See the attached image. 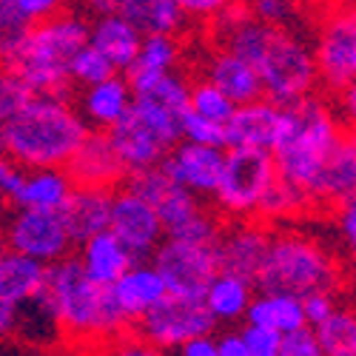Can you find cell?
Wrapping results in <instances>:
<instances>
[{
	"mask_svg": "<svg viewBox=\"0 0 356 356\" xmlns=\"http://www.w3.org/2000/svg\"><path fill=\"white\" fill-rule=\"evenodd\" d=\"M32 95L29 88L15 72H9L6 66H0V154H3V134L9 120L17 114V108L26 103V97Z\"/></svg>",
	"mask_w": 356,
	"mask_h": 356,
	"instance_id": "obj_38",
	"label": "cell"
},
{
	"mask_svg": "<svg viewBox=\"0 0 356 356\" xmlns=\"http://www.w3.org/2000/svg\"><path fill=\"white\" fill-rule=\"evenodd\" d=\"M12 3H15L17 15L29 26L40 23V20H46V17L57 15V12H63V9H69V0H12Z\"/></svg>",
	"mask_w": 356,
	"mask_h": 356,
	"instance_id": "obj_45",
	"label": "cell"
},
{
	"mask_svg": "<svg viewBox=\"0 0 356 356\" xmlns=\"http://www.w3.org/2000/svg\"><path fill=\"white\" fill-rule=\"evenodd\" d=\"M243 342H245V353L248 356H280V342L282 334H277L274 328H265V325L248 322L243 319Z\"/></svg>",
	"mask_w": 356,
	"mask_h": 356,
	"instance_id": "obj_42",
	"label": "cell"
},
{
	"mask_svg": "<svg viewBox=\"0 0 356 356\" xmlns=\"http://www.w3.org/2000/svg\"><path fill=\"white\" fill-rule=\"evenodd\" d=\"M234 0H177V6H180V12L186 15V20H202V23L217 17Z\"/></svg>",
	"mask_w": 356,
	"mask_h": 356,
	"instance_id": "obj_46",
	"label": "cell"
},
{
	"mask_svg": "<svg viewBox=\"0 0 356 356\" xmlns=\"http://www.w3.org/2000/svg\"><path fill=\"white\" fill-rule=\"evenodd\" d=\"M72 177L74 186H92V188H108L114 191L117 186L126 183V165L117 157L114 145L106 131H88L83 143L74 148V154L63 165Z\"/></svg>",
	"mask_w": 356,
	"mask_h": 356,
	"instance_id": "obj_17",
	"label": "cell"
},
{
	"mask_svg": "<svg viewBox=\"0 0 356 356\" xmlns=\"http://www.w3.org/2000/svg\"><path fill=\"white\" fill-rule=\"evenodd\" d=\"M220 325L205 308L202 296H177L165 293L163 300L148 308L134 325L131 331L145 342V348L157 350H177L186 339L200 334H214Z\"/></svg>",
	"mask_w": 356,
	"mask_h": 356,
	"instance_id": "obj_9",
	"label": "cell"
},
{
	"mask_svg": "<svg viewBox=\"0 0 356 356\" xmlns=\"http://www.w3.org/2000/svg\"><path fill=\"white\" fill-rule=\"evenodd\" d=\"M177 353L183 356H217V342H214V334H200V337H191L186 339Z\"/></svg>",
	"mask_w": 356,
	"mask_h": 356,
	"instance_id": "obj_49",
	"label": "cell"
},
{
	"mask_svg": "<svg viewBox=\"0 0 356 356\" xmlns=\"http://www.w3.org/2000/svg\"><path fill=\"white\" fill-rule=\"evenodd\" d=\"M120 6H123V0H80L83 15H92V17L114 15V12H120Z\"/></svg>",
	"mask_w": 356,
	"mask_h": 356,
	"instance_id": "obj_51",
	"label": "cell"
},
{
	"mask_svg": "<svg viewBox=\"0 0 356 356\" xmlns=\"http://www.w3.org/2000/svg\"><path fill=\"white\" fill-rule=\"evenodd\" d=\"M245 319L265 325V328H274L277 334H288L300 328V325H308L302 314V296H293L285 291H254Z\"/></svg>",
	"mask_w": 356,
	"mask_h": 356,
	"instance_id": "obj_29",
	"label": "cell"
},
{
	"mask_svg": "<svg viewBox=\"0 0 356 356\" xmlns=\"http://www.w3.org/2000/svg\"><path fill=\"white\" fill-rule=\"evenodd\" d=\"M271 240V225L259 222L257 217L245 220H222V231L217 236V265L220 271L257 280L265 248Z\"/></svg>",
	"mask_w": 356,
	"mask_h": 356,
	"instance_id": "obj_14",
	"label": "cell"
},
{
	"mask_svg": "<svg viewBox=\"0 0 356 356\" xmlns=\"http://www.w3.org/2000/svg\"><path fill=\"white\" fill-rule=\"evenodd\" d=\"M254 291H257L254 282H248L245 277L217 271L202 291V302L217 325H236V322L245 319Z\"/></svg>",
	"mask_w": 356,
	"mask_h": 356,
	"instance_id": "obj_27",
	"label": "cell"
},
{
	"mask_svg": "<svg viewBox=\"0 0 356 356\" xmlns=\"http://www.w3.org/2000/svg\"><path fill=\"white\" fill-rule=\"evenodd\" d=\"M108 209H111V191L108 188H92V186H74L63 205L57 209L72 243H83L103 228H108Z\"/></svg>",
	"mask_w": 356,
	"mask_h": 356,
	"instance_id": "obj_23",
	"label": "cell"
},
{
	"mask_svg": "<svg viewBox=\"0 0 356 356\" xmlns=\"http://www.w3.org/2000/svg\"><path fill=\"white\" fill-rule=\"evenodd\" d=\"M214 342H217V356H248L243 334L234 325H225V331L214 334Z\"/></svg>",
	"mask_w": 356,
	"mask_h": 356,
	"instance_id": "obj_48",
	"label": "cell"
},
{
	"mask_svg": "<svg viewBox=\"0 0 356 356\" xmlns=\"http://www.w3.org/2000/svg\"><path fill=\"white\" fill-rule=\"evenodd\" d=\"M92 131L69 95H29L3 134V154L23 168H63Z\"/></svg>",
	"mask_w": 356,
	"mask_h": 356,
	"instance_id": "obj_2",
	"label": "cell"
},
{
	"mask_svg": "<svg viewBox=\"0 0 356 356\" xmlns=\"http://www.w3.org/2000/svg\"><path fill=\"white\" fill-rule=\"evenodd\" d=\"M342 262L328 245L305 231L282 228L271 231L254 288L305 296L314 291H342Z\"/></svg>",
	"mask_w": 356,
	"mask_h": 356,
	"instance_id": "obj_5",
	"label": "cell"
},
{
	"mask_svg": "<svg viewBox=\"0 0 356 356\" xmlns=\"http://www.w3.org/2000/svg\"><path fill=\"white\" fill-rule=\"evenodd\" d=\"M43 291L49 296V305L54 311L63 342L88 345V348L100 342L117 345V339L131 328L117 311L108 285H97L88 280L77 257L72 254L46 265Z\"/></svg>",
	"mask_w": 356,
	"mask_h": 356,
	"instance_id": "obj_1",
	"label": "cell"
},
{
	"mask_svg": "<svg viewBox=\"0 0 356 356\" xmlns=\"http://www.w3.org/2000/svg\"><path fill=\"white\" fill-rule=\"evenodd\" d=\"M280 356H322V353H319L316 334H314L311 325H300V328L282 334Z\"/></svg>",
	"mask_w": 356,
	"mask_h": 356,
	"instance_id": "obj_43",
	"label": "cell"
},
{
	"mask_svg": "<svg viewBox=\"0 0 356 356\" xmlns=\"http://www.w3.org/2000/svg\"><path fill=\"white\" fill-rule=\"evenodd\" d=\"M15 339H20L29 348H51L57 342H63L60 328H57L54 311L49 305V296L40 288L32 300H26L17 308V328H15Z\"/></svg>",
	"mask_w": 356,
	"mask_h": 356,
	"instance_id": "obj_31",
	"label": "cell"
},
{
	"mask_svg": "<svg viewBox=\"0 0 356 356\" xmlns=\"http://www.w3.org/2000/svg\"><path fill=\"white\" fill-rule=\"evenodd\" d=\"M180 140H188V143H200V145H220L225 148V123H217V120H209L197 111H186L180 117Z\"/></svg>",
	"mask_w": 356,
	"mask_h": 356,
	"instance_id": "obj_39",
	"label": "cell"
},
{
	"mask_svg": "<svg viewBox=\"0 0 356 356\" xmlns=\"http://www.w3.org/2000/svg\"><path fill=\"white\" fill-rule=\"evenodd\" d=\"M337 231L345 240V245L353 248V243H356V202H353V197H348L345 202L337 205Z\"/></svg>",
	"mask_w": 356,
	"mask_h": 356,
	"instance_id": "obj_47",
	"label": "cell"
},
{
	"mask_svg": "<svg viewBox=\"0 0 356 356\" xmlns=\"http://www.w3.org/2000/svg\"><path fill=\"white\" fill-rule=\"evenodd\" d=\"M314 60L319 86L328 95H339L356 83V15L350 3H337L322 15L314 38Z\"/></svg>",
	"mask_w": 356,
	"mask_h": 356,
	"instance_id": "obj_10",
	"label": "cell"
},
{
	"mask_svg": "<svg viewBox=\"0 0 356 356\" xmlns=\"http://www.w3.org/2000/svg\"><path fill=\"white\" fill-rule=\"evenodd\" d=\"M248 9L268 26H293L302 15V6L293 0H248Z\"/></svg>",
	"mask_w": 356,
	"mask_h": 356,
	"instance_id": "obj_40",
	"label": "cell"
},
{
	"mask_svg": "<svg viewBox=\"0 0 356 356\" xmlns=\"http://www.w3.org/2000/svg\"><path fill=\"white\" fill-rule=\"evenodd\" d=\"M108 291H111V300H114L117 311H120V316L129 325H134L148 308H154L168 293L165 291V280L154 268L152 259L131 262L129 268L108 285Z\"/></svg>",
	"mask_w": 356,
	"mask_h": 356,
	"instance_id": "obj_19",
	"label": "cell"
},
{
	"mask_svg": "<svg viewBox=\"0 0 356 356\" xmlns=\"http://www.w3.org/2000/svg\"><path fill=\"white\" fill-rule=\"evenodd\" d=\"M345 129L350 126L342 120L337 106L316 92L282 106L280 131L271 145L277 177L308 194L319 165L331 154Z\"/></svg>",
	"mask_w": 356,
	"mask_h": 356,
	"instance_id": "obj_3",
	"label": "cell"
},
{
	"mask_svg": "<svg viewBox=\"0 0 356 356\" xmlns=\"http://www.w3.org/2000/svg\"><path fill=\"white\" fill-rule=\"evenodd\" d=\"M152 262L165 280V291L177 296H202L209 280L220 271L217 243H194L180 236H163Z\"/></svg>",
	"mask_w": 356,
	"mask_h": 356,
	"instance_id": "obj_12",
	"label": "cell"
},
{
	"mask_svg": "<svg viewBox=\"0 0 356 356\" xmlns=\"http://www.w3.org/2000/svg\"><path fill=\"white\" fill-rule=\"evenodd\" d=\"M74 188L66 168H23V180L17 194L9 205H23V209H49L57 211Z\"/></svg>",
	"mask_w": 356,
	"mask_h": 356,
	"instance_id": "obj_28",
	"label": "cell"
},
{
	"mask_svg": "<svg viewBox=\"0 0 356 356\" xmlns=\"http://www.w3.org/2000/svg\"><path fill=\"white\" fill-rule=\"evenodd\" d=\"M46 285V265L32 259V257H23L17 251H3L0 257V296L15 305H23L26 300Z\"/></svg>",
	"mask_w": 356,
	"mask_h": 356,
	"instance_id": "obj_30",
	"label": "cell"
},
{
	"mask_svg": "<svg viewBox=\"0 0 356 356\" xmlns=\"http://www.w3.org/2000/svg\"><path fill=\"white\" fill-rule=\"evenodd\" d=\"M114 74V66L106 60V57L92 46V43H83L69 60V77L74 86H92L103 77Z\"/></svg>",
	"mask_w": 356,
	"mask_h": 356,
	"instance_id": "obj_37",
	"label": "cell"
},
{
	"mask_svg": "<svg viewBox=\"0 0 356 356\" xmlns=\"http://www.w3.org/2000/svg\"><path fill=\"white\" fill-rule=\"evenodd\" d=\"M17 308H20V305H15V302H9V300H3V296H0V342L15 339Z\"/></svg>",
	"mask_w": 356,
	"mask_h": 356,
	"instance_id": "obj_50",
	"label": "cell"
},
{
	"mask_svg": "<svg viewBox=\"0 0 356 356\" xmlns=\"http://www.w3.org/2000/svg\"><path fill=\"white\" fill-rule=\"evenodd\" d=\"M77 111L86 120L88 129L95 131H108L131 106V88L120 72H114L92 86H80L77 97Z\"/></svg>",
	"mask_w": 356,
	"mask_h": 356,
	"instance_id": "obj_21",
	"label": "cell"
},
{
	"mask_svg": "<svg viewBox=\"0 0 356 356\" xmlns=\"http://www.w3.org/2000/svg\"><path fill=\"white\" fill-rule=\"evenodd\" d=\"M26 29H29V23L17 15L12 0H0V66L9 60V54L15 51Z\"/></svg>",
	"mask_w": 356,
	"mask_h": 356,
	"instance_id": "obj_41",
	"label": "cell"
},
{
	"mask_svg": "<svg viewBox=\"0 0 356 356\" xmlns=\"http://www.w3.org/2000/svg\"><path fill=\"white\" fill-rule=\"evenodd\" d=\"M293 3H300V6H305V3H314V0H293Z\"/></svg>",
	"mask_w": 356,
	"mask_h": 356,
	"instance_id": "obj_53",
	"label": "cell"
},
{
	"mask_svg": "<svg viewBox=\"0 0 356 356\" xmlns=\"http://www.w3.org/2000/svg\"><path fill=\"white\" fill-rule=\"evenodd\" d=\"M222 160H225V148L220 145H200L188 140H177L165 157L160 160V168L171 177L174 183H180L200 200L211 197L220 174H222Z\"/></svg>",
	"mask_w": 356,
	"mask_h": 356,
	"instance_id": "obj_16",
	"label": "cell"
},
{
	"mask_svg": "<svg viewBox=\"0 0 356 356\" xmlns=\"http://www.w3.org/2000/svg\"><path fill=\"white\" fill-rule=\"evenodd\" d=\"M77 248H80L77 251V262H80L83 274L92 282H97V285H111L131 262H137L126 251V245L117 240L108 228L86 236L83 243H77Z\"/></svg>",
	"mask_w": 356,
	"mask_h": 356,
	"instance_id": "obj_24",
	"label": "cell"
},
{
	"mask_svg": "<svg viewBox=\"0 0 356 356\" xmlns=\"http://www.w3.org/2000/svg\"><path fill=\"white\" fill-rule=\"evenodd\" d=\"M3 251H6V243H3V236H0V257H3Z\"/></svg>",
	"mask_w": 356,
	"mask_h": 356,
	"instance_id": "obj_52",
	"label": "cell"
},
{
	"mask_svg": "<svg viewBox=\"0 0 356 356\" xmlns=\"http://www.w3.org/2000/svg\"><path fill=\"white\" fill-rule=\"evenodd\" d=\"M308 209H314V202L308 200V194L302 188H296L285 180H280L268 188V194L262 197L259 209H257V220L265 222V225H280V222H293L300 220Z\"/></svg>",
	"mask_w": 356,
	"mask_h": 356,
	"instance_id": "obj_33",
	"label": "cell"
},
{
	"mask_svg": "<svg viewBox=\"0 0 356 356\" xmlns=\"http://www.w3.org/2000/svg\"><path fill=\"white\" fill-rule=\"evenodd\" d=\"M126 186L131 191H137L145 202H152V209L157 211L165 231L183 225L186 220H191L197 211L205 209L202 200L197 194H191L188 188H183L180 183H174L171 177L160 168V163L140 168V171H131L126 177Z\"/></svg>",
	"mask_w": 356,
	"mask_h": 356,
	"instance_id": "obj_15",
	"label": "cell"
},
{
	"mask_svg": "<svg viewBox=\"0 0 356 356\" xmlns=\"http://www.w3.org/2000/svg\"><path fill=\"white\" fill-rule=\"evenodd\" d=\"M0 236L9 251H17L23 257H32L43 265H51L60 257L72 254L74 243L57 211L49 209H12L0 220Z\"/></svg>",
	"mask_w": 356,
	"mask_h": 356,
	"instance_id": "obj_11",
	"label": "cell"
},
{
	"mask_svg": "<svg viewBox=\"0 0 356 356\" xmlns=\"http://www.w3.org/2000/svg\"><path fill=\"white\" fill-rule=\"evenodd\" d=\"M277 183V163L268 148L228 145L220 183L211 194L214 211L222 220L254 217L262 197Z\"/></svg>",
	"mask_w": 356,
	"mask_h": 356,
	"instance_id": "obj_8",
	"label": "cell"
},
{
	"mask_svg": "<svg viewBox=\"0 0 356 356\" xmlns=\"http://www.w3.org/2000/svg\"><path fill=\"white\" fill-rule=\"evenodd\" d=\"M120 15L140 35H180L186 26L177 0H123Z\"/></svg>",
	"mask_w": 356,
	"mask_h": 356,
	"instance_id": "obj_32",
	"label": "cell"
},
{
	"mask_svg": "<svg viewBox=\"0 0 356 356\" xmlns=\"http://www.w3.org/2000/svg\"><path fill=\"white\" fill-rule=\"evenodd\" d=\"M339 302V291H314V293H305L302 296V314H305V322L308 325H316L328 316Z\"/></svg>",
	"mask_w": 356,
	"mask_h": 356,
	"instance_id": "obj_44",
	"label": "cell"
},
{
	"mask_svg": "<svg viewBox=\"0 0 356 356\" xmlns=\"http://www.w3.org/2000/svg\"><path fill=\"white\" fill-rule=\"evenodd\" d=\"M322 356H353L356 353V316L350 308L337 305L322 322L311 325Z\"/></svg>",
	"mask_w": 356,
	"mask_h": 356,
	"instance_id": "obj_34",
	"label": "cell"
},
{
	"mask_svg": "<svg viewBox=\"0 0 356 356\" xmlns=\"http://www.w3.org/2000/svg\"><path fill=\"white\" fill-rule=\"evenodd\" d=\"M200 77L211 80L231 103H248V100L262 97V83H259L257 69L245 57L234 54L228 49H220V46L209 51Z\"/></svg>",
	"mask_w": 356,
	"mask_h": 356,
	"instance_id": "obj_22",
	"label": "cell"
},
{
	"mask_svg": "<svg viewBox=\"0 0 356 356\" xmlns=\"http://www.w3.org/2000/svg\"><path fill=\"white\" fill-rule=\"evenodd\" d=\"M180 57H183V46L177 40V35H143L134 60L126 66L123 77L131 92H137L140 86L152 83L163 72L180 66Z\"/></svg>",
	"mask_w": 356,
	"mask_h": 356,
	"instance_id": "obj_26",
	"label": "cell"
},
{
	"mask_svg": "<svg viewBox=\"0 0 356 356\" xmlns=\"http://www.w3.org/2000/svg\"><path fill=\"white\" fill-rule=\"evenodd\" d=\"M188 88H191V77L171 69V72H163L160 77H154L152 83L140 86L137 92H131V97H145V100H152V103L183 117L188 111Z\"/></svg>",
	"mask_w": 356,
	"mask_h": 356,
	"instance_id": "obj_35",
	"label": "cell"
},
{
	"mask_svg": "<svg viewBox=\"0 0 356 356\" xmlns=\"http://www.w3.org/2000/svg\"><path fill=\"white\" fill-rule=\"evenodd\" d=\"M83 43H88V17L63 9L29 26L3 66L35 95H66L72 86L69 60Z\"/></svg>",
	"mask_w": 356,
	"mask_h": 356,
	"instance_id": "obj_4",
	"label": "cell"
},
{
	"mask_svg": "<svg viewBox=\"0 0 356 356\" xmlns=\"http://www.w3.org/2000/svg\"><path fill=\"white\" fill-rule=\"evenodd\" d=\"M353 191H356V140L353 131L345 129L337 145L331 148V154L319 165L314 183L308 186V200L314 205L337 209L339 202L353 197Z\"/></svg>",
	"mask_w": 356,
	"mask_h": 356,
	"instance_id": "obj_18",
	"label": "cell"
},
{
	"mask_svg": "<svg viewBox=\"0 0 356 356\" xmlns=\"http://www.w3.org/2000/svg\"><path fill=\"white\" fill-rule=\"evenodd\" d=\"M248 63L259 74L262 97L277 106L296 103L319 88L314 43L296 26H265Z\"/></svg>",
	"mask_w": 356,
	"mask_h": 356,
	"instance_id": "obj_6",
	"label": "cell"
},
{
	"mask_svg": "<svg viewBox=\"0 0 356 356\" xmlns=\"http://www.w3.org/2000/svg\"><path fill=\"white\" fill-rule=\"evenodd\" d=\"M108 231L126 245V251L134 259H152L154 248L163 243L165 228L137 191H131L126 183L111 191V209H108Z\"/></svg>",
	"mask_w": 356,
	"mask_h": 356,
	"instance_id": "obj_13",
	"label": "cell"
},
{
	"mask_svg": "<svg viewBox=\"0 0 356 356\" xmlns=\"http://www.w3.org/2000/svg\"><path fill=\"white\" fill-rule=\"evenodd\" d=\"M234 106L236 103H231L211 80H205V77L191 80V88H188V108L191 111L209 117V120L225 123L231 117V111H234Z\"/></svg>",
	"mask_w": 356,
	"mask_h": 356,
	"instance_id": "obj_36",
	"label": "cell"
},
{
	"mask_svg": "<svg viewBox=\"0 0 356 356\" xmlns=\"http://www.w3.org/2000/svg\"><path fill=\"white\" fill-rule=\"evenodd\" d=\"M143 35L120 15H100L95 20H88V43H92L106 60L114 66V72H126V66L134 60L137 46Z\"/></svg>",
	"mask_w": 356,
	"mask_h": 356,
	"instance_id": "obj_25",
	"label": "cell"
},
{
	"mask_svg": "<svg viewBox=\"0 0 356 356\" xmlns=\"http://www.w3.org/2000/svg\"><path fill=\"white\" fill-rule=\"evenodd\" d=\"M117 157L126 171L157 165L168 148L180 140V114H174L145 97H131L129 111L108 131Z\"/></svg>",
	"mask_w": 356,
	"mask_h": 356,
	"instance_id": "obj_7",
	"label": "cell"
},
{
	"mask_svg": "<svg viewBox=\"0 0 356 356\" xmlns=\"http://www.w3.org/2000/svg\"><path fill=\"white\" fill-rule=\"evenodd\" d=\"M280 114L282 106H277L268 97L236 103L231 117L225 120V148L245 145V148H268L271 152L280 131Z\"/></svg>",
	"mask_w": 356,
	"mask_h": 356,
	"instance_id": "obj_20",
	"label": "cell"
}]
</instances>
